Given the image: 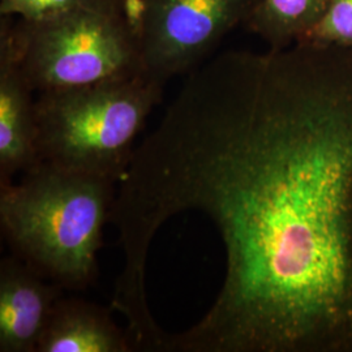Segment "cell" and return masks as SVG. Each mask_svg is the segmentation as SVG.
Returning a JSON list of instances; mask_svg holds the SVG:
<instances>
[{
  "mask_svg": "<svg viewBox=\"0 0 352 352\" xmlns=\"http://www.w3.org/2000/svg\"><path fill=\"white\" fill-rule=\"evenodd\" d=\"M206 215L225 278L164 352H352V50H232L192 72L119 182L124 289L160 227Z\"/></svg>",
  "mask_w": 352,
  "mask_h": 352,
  "instance_id": "6da1fadb",
  "label": "cell"
},
{
  "mask_svg": "<svg viewBox=\"0 0 352 352\" xmlns=\"http://www.w3.org/2000/svg\"><path fill=\"white\" fill-rule=\"evenodd\" d=\"M116 182L41 162L0 186V225L13 256L64 289L97 277L103 228L111 222Z\"/></svg>",
  "mask_w": 352,
  "mask_h": 352,
  "instance_id": "7a4b0ae2",
  "label": "cell"
},
{
  "mask_svg": "<svg viewBox=\"0 0 352 352\" xmlns=\"http://www.w3.org/2000/svg\"><path fill=\"white\" fill-rule=\"evenodd\" d=\"M162 88L142 72L38 93L39 161L119 183Z\"/></svg>",
  "mask_w": 352,
  "mask_h": 352,
  "instance_id": "3957f363",
  "label": "cell"
},
{
  "mask_svg": "<svg viewBox=\"0 0 352 352\" xmlns=\"http://www.w3.org/2000/svg\"><path fill=\"white\" fill-rule=\"evenodd\" d=\"M36 93L145 74L138 36L120 0H101L7 30Z\"/></svg>",
  "mask_w": 352,
  "mask_h": 352,
  "instance_id": "277c9868",
  "label": "cell"
},
{
  "mask_svg": "<svg viewBox=\"0 0 352 352\" xmlns=\"http://www.w3.org/2000/svg\"><path fill=\"white\" fill-rule=\"evenodd\" d=\"M261 0H141L135 33L145 74L164 85L189 72Z\"/></svg>",
  "mask_w": 352,
  "mask_h": 352,
  "instance_id": "5b68a950",
  "label": "cell"
},
{
  "mask_svg": "<svg viewBox=\"0 0 352 352\" xmlns=\"http://www.w3.org/2000/svg\"><path fill=\"white\" fill-rule=\"evenodd\" d=\"M63 287L16 256L0 264V351L37 352L38 342Z\"/></svg>",
  "mask_w": 352,
  "mask_h": 352,
  "instance_id": "8992f818",
  "label": "cell"
},
{
  "mask_svg": "<svg viewBox=\"0 0 352 352\" xmlns=\"http://www.w3.org/2000/svg\"><path fill=\"white\" fill-rule=\"evenodd\" d=\"M36 93L29 85L7 30L0 37V186L12 183L41 164L37 145Z\"/></svg>",
  "mask_w": 352,
  "mask_h": 352,
  "instance_id": "52a82bcc",
  "label": "cell"
},
{
  "mask_svg": "<svg viewBox=\"0 0 352 352\" xmlns=\"http://www.w3.org/2000/svg\"><path fill=\"white\" fill-rule=\"evenodd\" d=\"M131 351L126 330L116 325L109 309L64 296L55 302L37 346V352Z\"/></svg>",
  "mask_w": 352,
  "mask_h": 352,
  "instance_id": "ba28073f",
  "label": "cell"
},
{
  "mask_svg": "<svg viewBox=\"0 0 352 352\" xmlns=\"http://www.w3.org/2000/svg\"><path fill=\"white\" fill-rule=\"evenodd\" d=\"M330 0H261L245 25L269 49L298 43L325 12Z\"/></svg>",
  "mask_w": 352,
  "mask_h": 352,
  "instance_id": "9c48e42d",
  "label": "cell"
},
{
  "mask_svg": "<svg viewBox=\"0 0 352 352\" xmlns=\"http://www.w3.org/2000/svg\"><path fill=\"white\" fill-rule=\"evenodd\" d=\"M299 42L352 50V0H330L325 12Z\"/></svg>",
  "mask_w": 352,
  "mask_h": 352,
  "instance_id": "30bf717a",
  "label": "cell"
},
{
  "mask_svg": "<svg viewBox=\"0 0 352 352\" xmlns=\"http://www.w3.org/2000/svg\"><path fill=\"white\" fill-rule=\"evenodd\" d=\"M101 0H0L1 16H17L21 21H39Z\"/></svg>",
  "mask_w": 352,
  "mask_h": 352,
  "instance_id": "8fae6325",
  "label": "cell"
},
{
  "mask_svg": "<svg viewBox=\"0 0 352 352\" xmlns=\"http://www.w3.org/2000/svg\"><path fill=\"white\" fill-rule=\"evenodd\" d=\"M120 3L123 6V10L126 12L129 23L132 24V28L135 30L136 29V24H138V20H139L141 0H120Z\"/></svg>",
  "mask_w": 352,
  "mask_h": 352,
  "instance_id": "7c38bea8",
  "label": "cell"
}]
</instances>
